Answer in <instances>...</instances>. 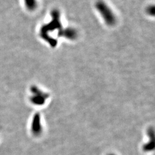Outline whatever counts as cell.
Returning a JSON list of instances; mask_svg holds the SVG:
<instances>
[{
	"mask_svg": "<svg viewBox=\"0 0 155 155\" xmlns=\"http://www.w3.org/2000/svg\"><path fill=\"white\" fill-rule=\"evenodd\" d=\"M97 8L100 12L101 16L108 25H113L116 22V18L110 8L105 3L100 1L97 4Z\"/></svg>",
	"mask_w": 155,
	"mask_h": 155,
	"instance_id": "1",
	"label": "cell"
},
{
	"mask_svg": "<svg viewBox=\"0 0 155 155\" xmlns=\"http://www.w3.org/2000/svg\"><path fill=\"white\" fill-rule=\"evenodd\" d=\"M62 35L66 36L68 39H74L77 36L76 31L74 29H72V28H68L63 31Z\"/></svg>",
	"mask_w": 155,
	"mask_h": 155,
	"instance_id": "2",
	"label": "cell"
},
{
	"mask_svg": "<svg viewBox=\"0 0 155 155\" xmlns=\"http://www.w3.org/2000/svg\"><path fill=\"white\" fill-rule=\"evenodd\" d=\"M24 2L27 8L29 11H34L37 6L36 0H24Z\"/></svg>",
	"mask_w": 155,
	"mask_h": 155,
	"instance_id": "3",
	"label": "cell"
}]
</instances>
